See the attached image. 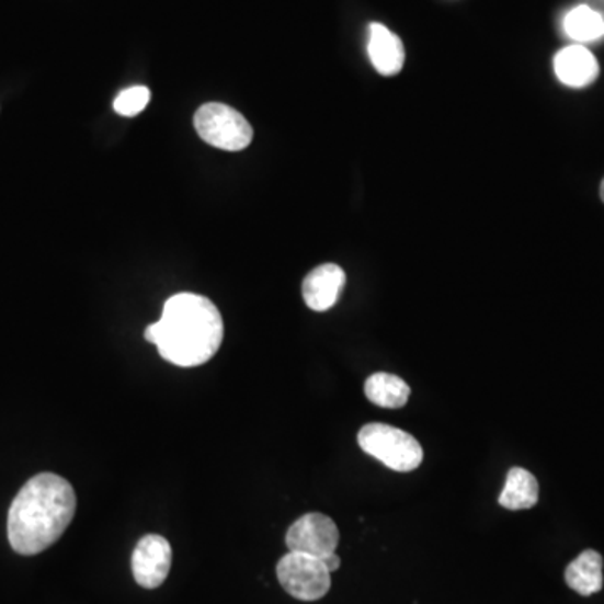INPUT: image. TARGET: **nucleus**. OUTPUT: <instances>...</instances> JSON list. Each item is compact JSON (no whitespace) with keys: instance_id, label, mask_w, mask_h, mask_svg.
Returning a JSON list of instances; mask_svg holds the SVG:
<instances>
[{"instance_id":"obj_5","label":"nucleus","mask_w":604,"mask_h":604,"mask_svg":"<svg viewBox=\"0 0 604 604\" xmlns=\"http://www.w3.org/2000/svg\"><path fill=\"white\" fill-rule=\"evenodd\" d=\"M277 580L281 586L300 601H318L331 588V572L322 559L303 552H287L277 562Z\"/></svg>"},{"instance_id":"obj_3","label":"nucleus","mask_w":604,"mask_h":604,"mask_svg":"<svg viewBox=\"0 0 604 604\" xmlns=\"http://www.w3.org/2000/svg\"><path fill=\"white\" fill-rule=\"evenodd\" d=\"M363 452L395 472H411L423 461V448L415 436L385 423H368L358 433Z\"/></svg>"},{"instance_id":"obj_14","label":"nucleus","mask_w":604,"mask_h":604,"mask_svg":"<svg viewBox=\"0 0 604 604\" xmlns=\"http://www.w3.org/2000/svg\"><path fill=\"white\" fill-rule=\"evenodd\" d=\"M565 31L578 43H593L604 36V18L590 5H578L566 15Z\"/></svg>"},{"instance_id":"obj_2","label":"nucleus","mask_w":604,"mask_h":604,"mask_svg":"<svg viewBox=\"0 0 604 604\" xmlns=\"http://www.w3.org/2000/svg\"><path fill=\"white\" fill-rule=\"evenodd\" d=\"M78 499L68 480L44 472L19 490L8 515V536L18 555L36 556L58 543L75 518Z\"/></svg>"},{"instance_id":"obj_7","label":"nucleus","mask_w":604,"mask_h":604,"mask_svg":"<svg viewBox=\"0 0 604 604\" xmlns=\"http://www.w3.org/2000/svg\"><path fill=\"white\" fill-rule=\"evenodd\" d=\"M172 559L169 540L158 534H147L138 540L133 551V578L145 590H157L169 578Z\"/></svg>"},{"instance_id":"obj_16","label":"nucleus","mask_w":604,"mask_h":604,"mask_svg":"<svg viewBox=\"0 0 604 604\" xmlns=\"http://www.w3.org/2000/svg\"><path fill=\"white\" fill-rule=\"evenodd\" d=\"M322 562H324L326 568H328L329 572H334L340 569L341 566V559L340 556L337 555V552H333V555H328L326 558H322Z\"/></svg>"},{"instance_id":"obj_8","label":"nucleus","mask_w":604,"mask_h":604,"mask_svg":"<svg viewBox=\"0 0 604 604\" xmlns=\"http://www.w3.org/2000/svg\"><path fill=\"white\" fill-rule=\"evenodd\" d=\"M346 284V274L337 264H322L312 269L303 283V297L312 311L324 312L333 308Z\"/></svg>"},{"instance_id":"obj_13","label":"nucleus","mask_w":604,"mask_h":604,"mask_svg":"<svg viewBox=\"0 0 604 604\" xmlns=\"http://www.w3.org/2000/svg\"><path fill=\"white\" fill-rule=\"evenodd\" d=\"M365 394L372 403L381 408H401L410 398L407 381L390 373H375L365 383Z\"/></svg>"},{"instance_id":"obj_4","label":"nucleus","mask_w":604,"mask_h":604,"mask_svg":"<svg viewBox=\"0 0 604 604\" xmlns=\"http://www.w3.org/2000/svg\"><path fill=\"white\" fill-rule=\"evenodd\" d=\"M195 129L205 144L227 151H240L252 141V126L233 107L223 103H207L198 107Z\"/></svg>"},{"instance_id":"obj_10","label":"nucleus","mask_w":604,"mask_h":604,"mask_svg":"<svg viewBox=\"0 0 604 604\" xmlns=\"http://www.w3.org/2000/svg\"><path fill=\"white\" fill-rule=\"evenodd\" d=\"M368 56L381 76H397L403 69L404 46L397 34L378 22L369 25Z\"/></svg>"},{"instance_id":"obj_1","label":"nucleus","mask_w":604,"mask_h":604,"mask_svg":"<svg viewBox=\"0 0 604 604\" xmlns=\"http://www.w3.org/2000/svg\"><path fill=\"white\" fill-rule=\"evenodd\" d=\"M145 340L172 365L195 368L214 358L223 344V316L201 294H175L164 303L160 321L148 326Z\"/></svg>"},{"instance_id":"obj_6","label":"nucleus","mask_w":604,"mask_h":604,"mask_svg":"<svg viewBox=\"0 0 604 604\" xmlns=\"http://www.w3.org/2000/svg\"><path fill=\"white\" fill-rule=\"evenodd\" d=\"M286 544L289 551L303 555L326 558L337 552L340 544V531L333 518L319 512H309L297 518L286 534Z\"/></svg>"},{"instance_id":"obj_11","label":"nucleus","mask_w":604,"mask_h":604,"mask_svg":"<svg viewBox=\"0 0 604 604\" xmlns=\"http://www.w3.org/2000/svg\"><path fill=\"white\" fill-rule=\"evenodd\" d=\"M566 583L581 596H591L603 588V558L588 549L581 552L566 569Z\"/></svg>"},{"instance_id":"obj_9","label":"nucleus","mask_w":604,"mask_h":604,"mask_svg":"<svg viewBox=\"0 0 604 604\" xmlns=\"http://www.w3.org/2000/svg\"><path fill=\"white\" fill-rule=\"evenodd\" d=\"M555 71L566 87L586 88L596 81L600 75L594 54L584 46H568L559 50L555 58Z\"/></svg>"},{"instance_id":"obj_17","label":"nucleus","mask_w":604,"mask_h":604,"mask_svg":"<svg viewBox=\"0 0 604 604\" xmlns=\"http://www.w3.org/2000/svg\"><path fill=\"white\" fill-rule=\"evenodd\" d=\"M600 197H601V201H603V204H604V179H603V182H601V186H600Z\"/></svg>"},{"instance_id":"obj_15","label":"nucleus","mask_w":604,"mask_h":604,"mask_svg":"<svg viewBox=\"0 0 604 604\" xmlns=\"http://www.w3.org/2000/svg\"><path fill=\"white\" fill-rule=\"evenodd\" d=\"M150 90L145 87H132L128 90H123L122 93L116 96L115 112L118 115L126 116V118H133V116L140 115L145 107L150 103Z\"/></svg>"},{"instance_id":"obj_12","label":"nucleus","mask_w":604,"mask_h":604,"mask_svg":"<svg viewBox=\"0 0 604 604\" xmlns=\"http://www.w3.org/2000/svg\"><path fill=\"white\" fill-rule=\"evenodd\" d=\"M537 501H539V483L536 477L521 467L509 470L499 504L509 511H524V509L534 508Z\"/></svg>"}]
</instances>
